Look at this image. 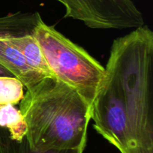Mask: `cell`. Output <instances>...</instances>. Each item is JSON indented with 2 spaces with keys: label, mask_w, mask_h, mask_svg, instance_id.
Wrapping results in <instances>:
<instances>
[{
  "label": "cell",
  "mask_w": 153,
  "mask_h": 153,
  "mask_svg": "<svg viewBox=\"0 0 153 153\" xmlns=\"http://www.w3.org/2000/svg\"><path fill=\"white\" fill-rule=\"evenodd\" d=\"M19 110L32 150L86 146L91 106L76 89L55 76H45L27 89Z\"/></svg>",
  "instance_id": "1"
},
{
  "label": "cell",
  "mask_w": 153,
  "mask_h": 153,
  "mask_svg": "<svg viewBox=\"0 0 153 153\" xmlns=\"http://www.w3.org/2000/svg\"><path fill=\"white\" fill-rule=\"evenodd\" d=\"M116 81L137 148L153 153V32L142 26L114 40L106 67Z\"/></svg>",
  "instance_id": "2"
},
{
  "label": "cell",
  "mask_w": 153,
  "mask_h": 153,
  "mask_svg": "<svg viewBox=\"0 0 153 153\" xmlns=\"http://www.w3.org/2000/svg\"><path fill=\"white\" fill-rule=\"evenodd\" d=\"M35 37L53 76L76 89L91 107L104 79L105 68L42 18Z\"/></svg>",
  "instance_id": "3"
},
{
  "label": "cell",
  "mask_w": 153,
  "mask_h": 153,
  "mask_svg": "<svg viewBox=\"0 0 153 153\" xmlns=\"http://www.w3.org/2000/svg\"><path fill=\"white\" fill-rule=\"evenodd\" d=\"M64 17L81 20L91 28L127 29L144 25L141 11L131 0H58Z\"/></svg>",
  "instance_id": "4"
},
{
  "label": "cell",
  "mask_w": 153,
  "mask_h": 153,
  "mask_svg": "<svg viewBox=\"0 0 153 153\" xmlns=\"http://www.w3.org/2000/svg\"><path fill=\"white\" fill-rule=\"evenodd\" d=\"M38 12H22L9 14L0 16V63L7 68L24 86L29 89L44 74L33 69L22 54L10 41L12 35L38 16Z\"/></svg>",
  "instance_id": "5"
},
{
  "label": "cell",
  "mask_w": 153,
  "mask_h": 153,
  "mask_svg": "<svg viewBox=\"0 0 153 153\" xmlns=\"http://www.w3.org/2000/svg\"><path fill=\"white\" fill-rule=\"evenodd\" d=\"M40 19L41 16L39 14L34 20L15 32L12 35L10 41L33 69L46 76H52L53 74L46 63L35 37L36 27Z\"/></svg>",
  "instance_id": "6"
},
{
  "label": "cell",
  "mask_w": 153,
  "mask_h": 153,
  "mask_svg": "<svg viewBox=\"0 0 153 153\" xmlns=\"http://www.w3.org/2000/svg\"><path fill=\"white\" fill-rule=\"evenodd\" d=\"M14 106L7 104L0 108V127L7 130L12 140L21 141L26 136L28 126L19 110Z\"/></svg>",
  "instance_id": "7"
},
{
  "label": "cell",
  "mask_w": 153,
  "mask_h": 153,
  "mask_svg": "<svg viewBox=\"0 0 153 153\" xmlns=\"http://www.w3.org/2000/svg\"><path fill=\"white\" fill-rule=\"evenodd\" d=\"M85 147L65 149H50L44 152L32 150L29 147L26 136L21 141L12 140L5 128L0 127V153H83Z\"/></svg>",
  "instance_id": "8"
},
{
  "label": "cell",
  "mask_w": 153,
  "mask_h": 153,
  "mask_svg": "<svg viewBox=\"0 0 153 153\" xmlns=\"http://www.w3.org/2000/svg\"><path fill=\"white\" fill-rule=\"evenodd\" d=\"M23 88V84L16 77H0V108L19 103L24 97Z\"/></svg>",
  "instance_id": "9"
},
{
  "label": "cell",
  "mask_w": 153,
  "mask_h": 153,
  "mask_svg": "<svg viewBox=\"0 0 153 153\" xmlns=\"http://www.w3.org/2000/svg\"><path fill=\"white\" fill-rule=\"evenodd\" d=\"M1 76H4V77H5V76H7V77H16L13 74V73H11L7 68H5L0 63V77H1Z\"/></svg>",
  "instance_id": "10"
}]
</instances>
